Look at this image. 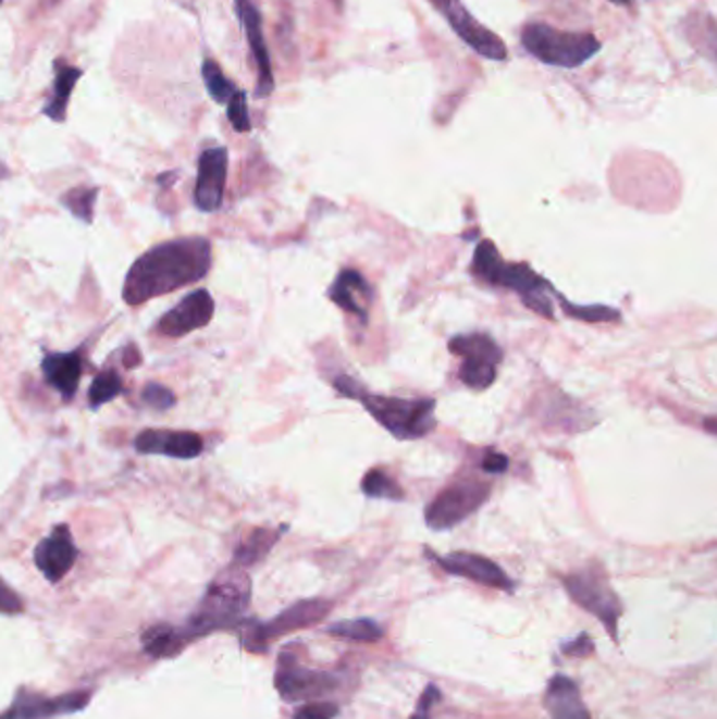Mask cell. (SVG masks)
<instances>
[{
  "instance_id": "obj_25",
  "label": "cell",
  "mask_w": 717,
  "mask_h": 719,
  "mask_svg": "<svg viewBox=\"0 0 717 719\" xmlns=\"http://www.w3.org/2000/svg\"><path fill=\"white\" fill-rule=\"evenodd\" d=\"M326 631L339 640L349 642H364L374 644L385 635V629L373 619H351V621H339L326 627Z\"/></svg>"
},
{
  "instance_id": "obj_12",
  "label": "cell",
  "mask_w": 717,
  "mask_h": 719,
  "mask_svg": "<svg viewBox=\"0 0 717 719\" xmlns=\"http://www.w3.org/2000/svg\"><path fill=\"white\" fill-rule=\"evenodd\" d=\"M440 15L450 24V28L455 30V34L468 42L469 47L491 60V62H505L507 60V47L505 42L500 40L497 34L489 30L486 26H482L461 0H430Z\"/></svg>"
},
{
  "instance_id": "obj_27",
  "label": "cell",
  "mask_w": 717,
  "mask_h": 719,
  "mask_svg": "<svg viewBox=\"0 0 717 719\" xmlns=\"http://www.w3.org/2000/svg\"><path fill=\"white\" fill-rule=\"evenodd\" d=\"M200 72H202L205 87H207V91L213 97L215 103H227L230 97L238 91V89L234 87V83L223 74V70L219 67V63L215 62V60L207 58V60L202 62Z\"/></svg>"
},
{
  "instance_id": "obj_4",
  "label": "cell",
  "mask_w": 717,
  "mask_h": 719,
  "mask_svg": "<svg viewBox=\"0 0 717 719\" xmlns=\"http://www.w3.org/2000/svg\"><path fill=\"white\" fill-rule=\"evenodd\" d=\"M471 270L480 281L516 290L529 310L554 320V306L547 295L552 290L549 282L543 281L524 263H505L491 240H482L475 247Z\"/></svg>"
},
{
  "instance_id": "obj_39",
  "label": "cell",
  "mask_w": 717,
  "mask_h": 719,
  "mask_svg": "<svg viewBox=\"0 0 717 719\" xmlns=\"http://www.w3.org/2000/svg\"><path fill=\"white\" fill-rule=\"evenodd\" d=\"M608 2H613V4H621V7H627V4H629V0H608Z\"/></svg>"
},
{
  "instance_id": "obj_17",
  "label": "cell",
  "mask_w": 717,
  "mask_h": 719,
  "mask_svg": "<svg viewBox=\"0 0 717 719\" xmlns=\"http://www.w3.org/2000/svg\"><path fill=\"white\" fill-rule=\"evenodd\" d=\"M78 560V547L67 524H58L34 549V563L49 583H60Z\"/></svg>"
},
{
  "instance_id": "obj_24",
  "label": "cell",
  "mask_w": 717,
  "mask_h": 719,
  "mask_svg": "<svg viewBox=\"0 0 717 719\" xmlns=\"http://www.w3.org/2000/svg\"><path fill=\"white\" fill-rule=\"evenodd\" d=\"M284 531H286V526H282L281 531L255 529L236 547V551H234V563L240 566V568H250L255 563L263 562L268 558V554L274 549V545L279 543V538H281Z\"/></svg>"
},
{
  "instance_id": "obj_9",
  "label": "cell",
  "mask_w": 717,
  "mask_h": 719,
  "mask_svg": "<svg viewBox=\"0 0 717 719\" xmlns=\"http://www.w3.org/2000/svg\"><path fill=\"white\" fill-rule=\"evenodd\" d=\"M333 604L322 597H310V599H299L286 610H282L279 617H274L268 623H250L247 621L243 625V644L250 653H265L274 640L282 635L308 629V627L318 625L320 621L326 619L331 612Z\"/></svg>"
},
{
  "instance_id": "obj_2",
  "label": "cell",
  "mask_w": 717,
  "mask_h": 719,
  "mask_svg": "<svg viewBox=\"0 0 717 719\" xmlns=\"http://www.w3.org/2000/svg\"><path fill=\"white\" fill-rule=\"evenodd\" d=\"M250 597H252V585L247 568L232 563L225 570H221L209 583L196 610L187 619L184 627L187 640L194 642L215 631L243 629V625L249 621L247 612H249Z\"/></svg>"
},
{
  "instance_id": "obj_28",
  "label": "cell",
  "mask_w": 717,
  "mask_h": 719,
  "mask_svg": "<svg viewBox=\"0 0 717 719\" xmlns=\"http://www.w3.org/2000/svg\"><path fill=\"white\" fill-rule=\"evenodd\" d=\"M97 188L67 189L62 196V204L83 223H94L95 200H97Z\"/></svg>"
},
{
  "instance_id": "obj_5",
  "label": "cell",
  "mask_w": 717,
  "mask_h": 719,
  "mask_svg": "<svg viewBox=\"0 0 717 719\" xmlns=\"http://www.w3.org/2000/svg\"><path fill=\"white\" fill-rule=\"evenodd\" d=\"M520 38L534 60L566 70L581 67L602 49L599 40L590 32H561L543 22L527 24Z\"/></svg>"
},
{
  "instance_id": "obj_32",
  "label": "cell",
  "mask_w": 717,
  "mask_h": 719,
  "mask_svg": "<svg viewBox=\"0 0 717 719\" xmlns=\"http://www.w3.org/2000/svg\"><path fill=\"white\" fill-rule=\"evenodd\" d=\"M339 716V705L331 701H310L301 705L293 719H335Z\"/></svg>"
},
{
  "instance_id": "obj_36",
  "label": "cell",
  "mask_w": 717,
  "mask_h": 719,
  "mask_svg": "<svg viewBox=\"0 0 717 719\" xmlns=\"http://www.w3.org/2000/svg\"><path fill=\"white\" fill-rule=\"evenodd\" d=\"M561 650L570 653V657H590L593 653V642L588 633H583L574 640V644H566Z\"/></svg>"
},
{
  "instance_id": "obj_16",
  "label": "cell",
  "mask_w": 717,
  "mask_h": 719,
  "mask_svg": "<svg viewBox=\"0 0 717 719\" xmlns=\"http://www.w3.org/2000/svg\"><path fill=\"white\" fill-rule=\"evenodd\" d=\"M227 179V150L223 146L207 148L198 158V175L194 189V204L202 213H215L223 204Z\"/></svg>"
},
{
  "instance_id": "obj_37",
  "label": "cell",
  "mask_w": 717,
  "mask_h": 719,
  "mask_svg": "<svg viewBox=\"0 0 717 719\" xmlns=\"http://www.w3.org/2000/svg\"><path fill=\"white\" fill-rule=\"evenodd\" d=\"M482 470L486 471V473H493V475L503 473V471L507 470V457L497 455V453L486 455V459L482 461Z\"/></svg>"
},
{
  "instance_id": "obj_31",
  "label": "cell",
  "mask_w": 717,
  "mask_h": 719,
  "mask_svg": "<svg viewBox=\"0 0 717 719\" xmlns=\"http://www.w3.org/2000/svg\"><path fill=\"white\" fill-rule=\"evenodd\" d=\"M141 400L146 407L154 408L158 412H164V410H171V408L177 405V396L173 394V389H169L166 385L162 383H148L144 389H141Z\"/></svg>"
},
{
  "instance_id": "obj_14",
  "label": "cell",
  "mask_w": 717,
  "mask_h": 719,
  "mask_svg": "<svg viewBox=\"0 0 717 719\" xmlns=\"http://www.w3.org/2000/svg\"><path fill=\"white\" fill-rule=\"evenodd\" d=\"M215 313V301L207 288H196L186 295L171 312L164 313L157 324L158 335L182 339L194 331L205 328Z\"/></svg>"
},
{
  "instance_id": "obj_11",
  "label": "cell",
  "mask_w": 717,
  "mask_h": 719,
  "mask_svg": "<svg viewBox=\"0 0 717 719\" xmlns=\"http://www.w3.org/2000/svg\"><path fill=\"white\" fill-rule=\"evenodd\" d=\"M94 692L76 690L60 696H45L34 690L20 689L13 696L9 709L0 714V719H51L70 716L87 709Z\"/></svg>"
},
{
  "instance_id": "obj_1",
  "label": "cell",
  "mask_w": 717,
  "mask_h": 719,
  "mask_svg": "<svg viewBox=\"0 0 717 719\" xmlns=\"http://www.w3.org/2000/svg\"><path fill=\"white\" fill-rule=\"evenodd\" d=\"M213 268V247L205 236H187L160 243L135 259L126 274V306H144L202 281Z\"/></svg>"
},
{
  "instance_id": "obj_29",
  "label": "cell",
  "mask_w": 717,
  "mask_h": 719,
  "mask_svg": "<svg viewBox=\"0 0 717 719\" xmlns=\"http://www.w3.org/2000/svg\"><path fill=\"white\" fill-rule=\"evenodd\" d=\"M362 491L373 499L398 500L405 497L403 488L383 470H371L362 480Z\"/></svg>"
},
{
  "instance_id": "obj_23",
  "label": "cell",
  "mask_w": 717,
  "mask_h": 719,
  "mask_svg": "<svg viewBox=\"0 0 717 719\" xmlns=\"http://www.w3.org/2000/svg\"><path fill=\"white\" fill-rule=\"evenodd\" d=\"M189 644L184 627L158 623L144 631L141 646L152 658H175L184 653Z\"/></svg>"
},
{
  "instance_id": "obj_15",
  "label": "cell",
  "mask_w": 717,
  "mask_h": 719,
  "mask_svg": "<svg viewBox=\"0 0 717 719\" xmlns=\"http://www.w3.org/2000/svg\"><path fill=\"white\" fill-rule=\"evenodd\" d=\"M428 556L448 574L453 577H461V579H469L473 583L499 590V592H514V581L507 577V572L500 568L499 563L478 556V554H469V551H455L448 556H436L434 551Z\"/></svg>"
},
{
  "instance_id": "obj_38",
  "label": "cell",
  "mask_w": 717,
  "mask_h": 719,
  "mask_svg": "<svg viewBox=\"0 0 717 719\" xmlns=\"http://www.w3.org/2000/svg\"><path fill=\"white\" fill-rule=\"evenodd\" d=\"M123 358H125L126 369H135V367L141 364V354H139L137 345H126L125 349H123Z\"/></svg>"
},
{
  "instance_id": "obj_13",
  "label": "cell",
  "mask_w": 717,
  "mask_h": 719,
  "mask_svg": "<svg viewBox=\"0 0 717 719\" xmlns=\"http://www.w3.org/2000/svg\"><path fill=\"white\" fill-rule=\"evenodd\" d=\"M234 7H236L238 22H240L245 36H247L252 60L257 65V89H255V95L259 99L270 97L274 94L276 83H274V72H272V58H270L268 42H265V36H263L261 9L255 0H234Z\"/></svg>"
},
{
  "instance_id": "obj_21",
  "label": "cell",
  "mask_w": 717,
  "mask_h": 719,
  "mask_svg": "<svg viewBox=\"0 0 717 719\" xmlns=\"http://www.w3.org/2000/svg\"><path fill=\"white\" fill-rule=\"evenodd\" d=\"M545 707L552 719H592L590 709L581 698V690L566 675H554L549 680L545 690Z\"/></svg>"
},
{
  "instance_id": "obj_26",
  "label": "cell",
  "mask_w": 717,
  "mask_h": 719,
  "mask_svg": "<svg viewBox=\"0 0 717 719\" xmlns=\"http://www.w3.org/2000/svg\"><path fill=\"white\" fill-rule=\"evenodd\" d=\"M125 392L123 376L114 369H106L99 375L95 376L91 387H89V407L97 410L112 400H116Z\"/></svg>"
},
{
  "instance_id": "obj_6",
  "label": "cell",
  "mask_w": 717,
  "mask_h": 719,
  "mask_svg": "<svg viewBox=\"0 0 717 719\" xmlns=\"http://www.w3.org/2000/svg\"><path fill=\"white\" fill-rule=\"evenodd\" d=\"M566 594L581 606L585 612L595 617L608 635L619 640V619L623 615V604L617 592L610 587V581L602 568V563H590L572 574L561 579Z\"/></svg>"
},
{
  "instance_id": "obj_18",
  "label": "cell",
  "mask_w": 717,
  "mask_h": 719,
  "mask_svg": "<svg viewBox=\"0 0 717 719\" xmlns=\"http://www.w3.org/2000/svg\"><path fill=\"white\" fill-rule=\"evenodd\" d=\"M135 450L141 455H162L171 459L191 461L202 455L205 442L194 432L146 430L135 438Z\"/></svg>"
},
{
  "instance_id": "obj_10",
  "label": "cell",
  "mask_w": 717,
  "mask_h": 719,
  "mask_svg": "<svg viewBox=\"0 0 717 719\" xmlns=\"http://www.w3.org/2000/svg\"><path fill=\"white\" fill-rule=\"evenodd\" d=\"M448 349L461 358L459 376L471 389L482 392L497 381L503 351L493 337L484 333L461 335L448 344Z\"/></svg>"
},
{
  "instance_id": "obj_3",
  "label": "cell",
  "mask_w": 717,
  "mask_h": 719,
  "mask_svg": "<svg viewBox=\"0 0 717 719\" xmlns=\"http://www.w3.org/2000/svg\"><path fill=\"white\" fill-rule=\"evenodd\" d=\"M335 387L345 398L358 400L374 421L394 438L419 439L428 436L436 425V400L432 398H396L379 396L362 389L351 376L335 379Z\"/></svg>"
},
{
  "instance_id": "obj_19",
  "label": "cell",
  "mask_w": 717,
  "mask_h": 719,
  "mask_svg": "<svg viewBox=\"0 0 717 719\" xmlns=\"http://www.w3.org/2000/svg\"><path fill=\"white\" fill-rule=\"evenodd\" d=\"M83 354L81 349L74 351H49L42 358L40 371L45 381L62 396L63 402H72L78 385H81V376H83Z\"/></svg>"
},
{
  "instance_id": "obj_7",
  "label": "cell",
  "mask_w": 717,
  "mask_h": 719,
  "mask_svg": "<svg viewBox=\"0 0 717 719\" xmlns=\"http://www.w3.org/2000/svg\"><path fill=\"white\" fill-rule=\"evenodd\" d=\"M274 684L286 703H310L339 692L345 682L344 675L335 671L306 667L301 657L295 655V646H288L282 650L276 662Z\"/></svg>"
},
{
  "instance_id": "obj_33",
  "label": "cell",
  "mask_w": 717,
  "mask_h": 719,
  "mask_svg": "<svg viewBox=\"0 0 717 719\" xmlns=\"http://www.w3.org/2000/svg\"><path fill=\"white\" fill-rule=\"evenodd\" d=\"M24 610H26L24 597L17 594L13 587H9V583L0 577V615L15 617V615H22Z\"/></svg>"
},
{
  "instance_id": "obj_35",
  "label": "cell",
  "mask_w": 717,
  "mask_h": 719,
  "mask_svg": "<svg viewBox=\"0 0 717 719\" xmlns=\"http://www.w3.org/2000/svg\"><path fill=\"white\" fill-rule=\"evenodd\" d=\"M440 698H442L440 690H437L434 684H430V686L425 689V692L421 694V701H419V709L415 711V716H412L410 719H430V711H432V707L436 705Z\"/></svg>"
},
{
  "instance_id": "obj_40",
  "label": "cell",
  "mask_w": 717,
  "mask_h": 719,
  "mask_svg": "<svg viewBox=\"0 0 717 719\" xmlns=\"http://www.w3.org/2000/svg\"><path fill=\"white\" fill-rule=\"evenodd\" d=\"M335 2H337V4H339V7H342V0H335Z\"/></svg>"
},
{
  "instance_id": "obj_8",
  "label": "cell",
  "mask_w": 717,
  "mask_h": 719,
  "mask_svg": "<svg viewBox=\"0 0 717 719\" xmlns=\"http://www.w3.org/2000/svg\"><path fill=\"white\" fill-rule=\"evenodd\" d=\"M491 495V482L478 475H461L446 486L425 509V524L432 531H450L473 516Z\"/></svg>"
},
{
  "instance_id": "obj_41",
  "label": "cell",
  "mask_w": 717,
  "mask_h": 719,
  "mask_svg": "<svg viewBox=\"0 0 717 719\" xmlns=\"http://www.w3.org/2000/svg\"><path fill=\"white\" fill-rule=\"evenodd\" d=\"M0 4H2V0H0Z\"/></svg>"
},
{
  "instance_id": "obj_22",
  "label": "cell",
  "mask_w": 717,
  "mask_h": 719,
  "mask_svg": "<svg viewBox=\"0 0 717 719\" xmlns=\"http://www.w3.org/2000/svg\"><path fill=\"white\" fill-rule=\"evenodd\" d=\"M83 74L85 72L81 67L65 62L62 58H58L53 62V87H51V95H49L47 103L42 106V114L47 119H51L53 123H65L70 97L74 94Z\"/></svg>"
},
{
  "instance_id": "obj_34",
  "label": "cell",
  "mask_w": 717,
  "mask_h": 719,
  "mask_svg": "<svg viewBox=\"0 0 717 719\" xmlns=\"http://www.w3.org/2000/svg\"><path fill=\"white\" fill-rule=\"evenodd\" d=\"M564 312L570 313V315H574V318H581V320H590V322H597V320H602V322H610V320H619V312H615V310H610V308H574V306H570V303H566L564 301Z\"/></svg>"
},
{
  "instance_id": "obj_20",
  "label": "cell",
  "mask_w": 717,
  "mask_h": 719,
  "mask_svg": "<svg viewBox=\"0 0 717 719\" xmlns=\"http://www.w3.org/2000/svg\"><path fill=\"white\" fill-rule=\"evenodd\" d=\"M329 299L335 301L344 312L360 318V322H367L373 301V288L360 272L344 270L329 288Z\"/></svg>"
},
{
  "instance_id": "obj_30",
  "label": "cell",
  "mask_w": 717,
  "mask_h": 719,
  "mask_svg": "<svg viewBox=\"0 0 717 719\" xmlns=\"http://www.w3.org/2000/svg\"><path fill=\"white\" fill-rule=\"evenodd\" d=\"M227 106V121L230 125L234 126V131L238 133H249L252 125H250L249 103H247V94L245 91H236L230 97Z\"/></svg>"
}]
</instances>
